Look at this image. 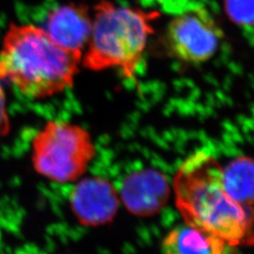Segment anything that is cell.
Wrapping results in <instances>:
<instances>
[{"label":"cell","mask_w":254,"mask_h":254,"mask_svg":"<svg viewBox=\"0 0 254 254\" xmlns=\"http://www.w3.org/2000/svg\"><path fill=\"white\" fill-rule=\"evenodd\" d=\"M174 192L185 223L205 229L230 245L249 235L253 223L249 207L228 194L222 168L209 154L199 152L185 161L176 173Z\"/></svg>","instance_id":"obj_1"},{"label":"cell","mask_w":254,"mask_h":254,"mask_svg":"<svg viewBox=\"0 0 254 254\" xmlns=\"http://www.w3.org/2000/svg\"><path fill=\"white\" fill-rule=\"evenodd\" d=\"M81 59L57 46L43 28L10 24L0 51V69L23 95L45 99L73 87Z\"/></svg>","instance_id":"obj_2"},{"label":"cell","mask_w":254,"mask_h":254,"mask_svg":"<svg viewBox=\"0 0 254 254\" xmlns=\"http://www.w3.org/2000/svg\"><path fill=\"white\" fill-rule=\"evenodd\" d=\"M158 16L156 11L117 6L108 0L98 2L83 66L95 72L120 68L126 76L133 77L154 32L152 22Z\"/></svg>","instance_id":"obj_3"},{"label":"cell","mask_w":254,"mask_h":254,"mask_svg":"<svg viewBox=\"0 0 254 254\" xmlns=\"http://www.w3.org/2000/svg\"><path fill=\"white\" fill-rule=\"evenodd\" d=\"M95 152L94 141L84 127L48 121L33 138L31 162L35 172L49 181L75 183L88 172Z\"/></svg>","instance_id":"obj_4"},{"label":"cell","mask_w":254,"mask_h":254,"mask_svg":"<svg viewBox=\"0 0 254 254\" xmlns=\"http://www.w3.org/2000/svg\"><path fill=\"white\" fill-rule=\"evenodd\" d=\"M222 32L203 8L178 14L165 33V46L173 58L190 64L206 62L218 50Z\"/></svg>","instance_id":"obj_5"},{"label":"cell","mask_w":254,"mask_h":254,"mask_svg":"<svg viewBox=\"0 0 254 254\" xmlns=\"http://www.w3.org/2000/svg\"><path fill=\"white\" fill-rule=\"evenodd\" d=\"M118 192L110 182L100 176L82 177L69 196L74 218L85 227H101L110 223L118 213Z\"/></svg>","instance_id":"obj_6"},{"label":"cell","mask_w":254,"mask_h":254,"mask_svg":"<svg viewBox=\"0 0 254 254\" xmlns=\"http://www.w3.org/2000/svg\"><path fill=\"white\" fill-rule=\"evenodd\" d=\"M119 195L120 200L130 213L149 217L160 211L167 203L170 187L161 173L143 170L127 176Z\"/></svg>","instance_id":"obj_7"},{"label":"cell","mask_w":254,"mask_h":254,"mask_svg":"<svg viewBox=\"0 0 254 254\" xmlns=\"http://www.w3.org/2000/svg\"><path fill=\"white\" fill-rule=\"evenodd\" d=\"M92 20L86 5L69 3L53 9L46 21V33L57 46L69 52L82 55L89 43Z\"/></svg>","instance_id":"obj_8"},{"label":"cell","mask_w":254,"mask_h":254,"mask_svg":"<svg viewBox=\"0 0 254 254\" xmlns=\"http://www.w3.org/2000/svg\"><path fill=\"white\" fill-rule=\"evenodd\" d=\"M226 243L205 229L185 223L164 238L162 254H224Z\"/></svg>","instance_id":"obj_9"},{"label":"cell","mask_w":254,"mask_h":254,"mask_svg":"<svg viewBox=\"0 0 254 254\" xmlns=\"http://www.w3.org/2000/svg\"><path fill=\"white\" fill-rule=\"evenodd\" d=\"M223 184L228 194L249 207L254 205V159L238 157L222 169Z\"/></svg>","instance_id":"obj_10"},{"label":"cell","mask_w":254,"mask_h":254,"mask_svg":"<svg viewBox=\"0 0 254 254\" xmlns=\"http://www.w3.org/2000/svg\"><path fill=\"white\" fill-rule=\"evenodd\" d=\"M229 17L239 25H254V0H225Z\"/></svg>","instance_id":"obj_11"}]
</instances>
